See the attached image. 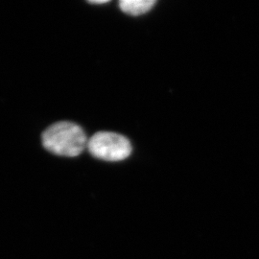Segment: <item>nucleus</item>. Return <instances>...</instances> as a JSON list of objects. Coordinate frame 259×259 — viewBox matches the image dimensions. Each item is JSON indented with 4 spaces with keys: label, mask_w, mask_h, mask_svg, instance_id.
<instances>
[{
    "label": "nucleus",
    "mask_w": 259,
    "mask_h": 259,
    "mask_svg": "<svg viewBox=\"0 0 259 259\" xmlns=\"http://www.w3.org/2000/svg\"><path fill=\"white\" fill-rule=\"evenodd\" d=\"M156 4L155 0H121V11L131 16H140L148 13Z\"/></svg>",
    "instance_id": "nucleus-3"
},
{
    "label": "nucleus",
    "mask_w": 259,
    "mask_h": 259,
    "mask_svg": "<svg viewBox=\"0 0 259 259\" xmlns=\"http://www.w3.org/2000/svg\"><path fill=\"white\" fill-rule=\"evenodd\" d=\"M109 1L108 0H102V1H98V0H96V1H89V3H92V4H106V3H108Z\"/></svg>",
    "instance_id": "nucleus-4"
},
{
    "label": "nucleus",
    "mask_w": 259,
    "mask_h": 259,
    "mask_svg": "<svg viewBox=\"0 0 259 259\" xmlns=\"http://www.w3.org/2000/svg\"><path fill=\"white\" fill-rule=\"evenodd\" d=\"M87 147L92 156L105 161H121L132 153L129 139L111 132L96 133L88 141Z\"/></svg>",
    "instance_id": "nucleus-2"
},
{
    "label": "nucleus",
    "mask_w": 259,
    "mask_h": 259,
    "mask_svg": "<svg viewBox=\"0 0 259 259\" xmlns=\"http://www.w3.org/2000/svg\"><path fill=\"white\" fill-rule=\"evenodd\" d=\"M44 147L48 152L62 157H74L88 146L83 130L73 122H57L47 128L41 136Z\"/></svg>",
    "instance_id": "nucleus-1"
}]
</instances>
